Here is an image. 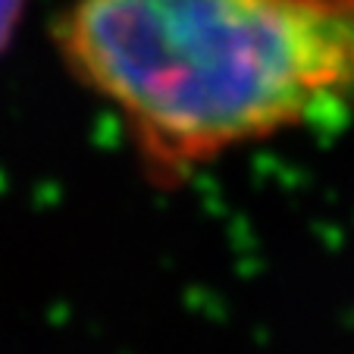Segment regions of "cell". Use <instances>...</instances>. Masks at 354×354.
Here are the masks:
<instances>
[{"label": "cell", "instance_id": "obj_1", "mask_svg": "<svg viewBox=\"0 0 354 354\" xmlns=\"http://www.w3.org/2000/svg\"><path fill=\"white\" fill-rule=\"evenodd\" d=\"M57 47L163 179L354 94V0H66Z\"/></svg>", "mask_w": 354, "mask_h": 354}, {"label": "cell", "instance_id": "obj_2", "mask_svg": "<svg viewBox=\"0 0 354 354\" xmlns=\"http://www.w3.org/2000/svg\"><path fill=\"white\" fill-rule=\"evenodd\" d=\"M22 13H26V0H0V54L13 44Z\"/></svg>", "mask_w": 354, "mask_h": 354}]
</instances>
